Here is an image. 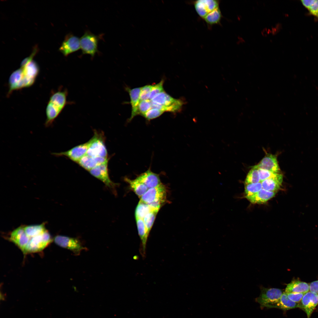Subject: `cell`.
Listing matches in <instances>:
<instances>
[{
	"label": "cell",
	"mask_w": 318,
	"mask_h": 318,
	"mask_svg": "<svg viewBox=\"0 0 318 318\" xmlns=\"http://www.w3.org/2000/svg\"><path fill=\"white\" fill-rule=\"evenodd\" d=\"M67 95L65 90H59L51 95L46 109L45 127L51 126L61 112L66 104Z\"/></svg>",
	"instance_id": "obj_1"
},
{
	"label": "cell",
	"mask_w": 318,
	"mask_h": 318,
	"mask_svg": "<svg viewBox=\"0 0 318 318\" xmlns=\"http://www.w3.org/2000/svg\"><path fill=\"white\" fill-rule=\"evenodd\" d=\"M151 101L153 102L152 108L158 109L164 112H178L184 104L182 100L173 98L165 91L158 94Z\"/></svg>",
	"instance_id": "obj_2"
},
{
	"label": "cell",
	"mask_w": 318,
	"mask_h": 318,
	"mask_svg": "<svg viewBox=\"0 0 318 318\" xmlns=\"http://www.w3.org/2000/svg\"><path fill=\"white\" fill-rule=\"evenodd\" d=\"M88 141L89 146L86 155L94 157L108 158L103 133L95 131L93 136Z\"/></svg>",
	"instance_id": "obj_3"
},
{
	"label": "cell",
	"mask_w": 318,
	"mask_h": 318,
	"mask_svg": "<svg viewBox=\"0 0 318 318\" xmlns=\"http://www.w3.org/2000/svg\"><path fill=\"white\" fill-rule=\"evenodd\" d=\"M21 89L29 87L34 83L39 71V67L33 60L24 66L20 67Z\"/></svg>",
	"instance_id": "obj_4"
},
{
	"label": "cell",
	"mask_w": 318,
	"mask_h": 318,
	"mask_svg": "<svg viewBox=\"0 0 318 318\" xmlns=\"http://www.w3.org/2000/svg\"><path fill=\"white\" fill-rule=\"evenodd\" d=\"M51 236L46 230L42 234L30 238L23 252L24 254L40 251L52 241Z\"/></svg>",
	"instance_id": "obj_5"
},
{
	"label": "cell",
	"mask_w": 318,
	"mask_h": 318,
	"mask_svg": "<svg viewBox=\"0 0 318 318\" xmlns=\"http://www.w3.org/2000/svg\"><path fill=\"white\" fill-rule=\"evenodd\" d=\"M167 191L162 183L159 186L149 188L140 197V201L147 204L158 203L163 206L166 201Z\"/></svg>",
	"instance_id": "obj_6"
},
{
	"label": "cell",
	"mask_w": 318,
	"mask_h": 318,
	"mask_svg": "<svg viewBox=\"0 0 318 318\" xmlns=\"http://www.w3.org/2000/svg\"><path fill=\"white\" fill-rule=\"evenodd\" d=\"M100 37L89 31L85 32L80 39V49L83 54H89L94 57L98 52V44Z\"/></svg>",
	"instance_id": "obj_7"
},
{
	"label": "cell",
	"mask_w": 318,
	"mask_h": 318,
	"mask_svg": "<svg viewBox=\"0 0 318 318\" xmlns=\"http://www.w3.org/2000/svg\"><path fill=\"white\" fill-rule=\"evenodd\" d=\"M283 292L280 289L263 288L259 297L256 299L261 307L271 308L280 299Z\"/></svg>",
	"instance_id": "obj_8"
},
{
	"label": "cell",
	"mask_w": 318,
	"mask_h": 318,
	"mask_svg": "<svg viewBox=\"0 0 318 318\" xmlns=\"http://www.w3.org/2000/svg\"><path fill=\"white\" fill-rule=\"evenodd\" d=\"M54 240L57 245L70 250L75 255H79L82 251L87 249L77 238L57 235L54 237Z\"/></svg>",
	"instance_id": "obj_9"
},
{
	"label": "cell",
	"mask_w": 318,
	"mask_h": 318,
	"mask_svg": "<svg viewBox=\"0 0 318 318\" xmlns=\"http://www.w3.org/2000/svg\"><path fill=\"white\" fill-rule=\"evenodd\" d=\"M89 142L78 145L67 151L59 153H52V154L56 157L65 156L72 160L77 163L85 155L87 150Z\"/></svg>",
	"instance_id": "obj_10"
},
{
	"label": "cell",
	"mask_w": 318,
	"mask_h": 318,
	"mask_svg": "<svg viewBox=\"0 0 318 318\" xmlns=\"http://www.w3.org/2000/svg\"><path fill=\"white\" fill-rule=\"evenodd\" d=\"M108 163V161L98 165L89 171L93 176L102 182L108 187L114 189L117 184L113 182L109 177Z\"/></svg>",
	"instance_id": "obj_11"
},
{
	"label": "cell",
	"mask_w": 318,
	"mask_h": 318,
	"mask_svg": "<svg viewBox=\"0 0 318 318\" xmlns=\"http://www.w3.org/2000/svg\"><path fill=\"white\" fill-rule=\"evenodd\" d=\"M219 0H199L193 4L197 13L203 19L209 13L219 7Z\"/></svg>",
	"instance_id": "obj_12"
},
{
	"label": "cell",
	"mask_w": 318,
	"mask_h": 318,
	"mask_svg": "<svg viewBox=\"0 0 318 318\" xmlns=\"http://www.w3.org/2000/svg\"><path fill=\"white\" fill-rule=\"evenodd\" d=\"M80 49V39L71 34L67 35L59 49L65 56L75 52Z\"/></svg>",
	"instance_id": "obj_13"
},
{
	"label": "cell",
	"mask_w": 318,
	"mask_h": 318,
	"mask_svg": "<svg viewBox=\"0 0 318 318\" xmlns=\"http://www.w3.org/2000/svg\"><path fill=\"white\" fill-rule=\"evenodd\" d=\"M299 307L306 313L309 318L315 307L318 304V294L310 292L304 294L299 303Z\"/></svg>",
	"instance_id": "obj_14"
},
{
	"label": "cell",
	"mask_w": 318,
	"mask_h": 318,
	"mask_svg": "<svg viewBox=\"0 0 318 318\" xmlns=\"http://www.w3.org/2000/svg\"><path fill=\"white\" fill-rule=\"evenodd\" d=\"M9 239L23 252L30 238L26 233L24 226H20L12 232Z\"/></svg>",
	"instance_id": "obj_15"
},
{
	"label": "cell",
	"mask_w": 318,
	"mask_h": 318,
	"mask_svg": "<svg viewBox=\"0 0 318 318\" xmlns=\"http://www.w3.org/2000/svg\"><path fill=\"white\" fill-rule=\"evenodd\" d=\"M136 178L148 189L157 187L162 183L158 175L153 172L150 169L139 175Z\"/></svg>",
	"instance_id": "obj_16"
},
{
	"label": "cell",
	"mask_w": 318,
	"mask_h": 318,
	"mask_svg": "<svg viewBox=\"0 0 318 318\" xmlns=\"http://www.w3.org/2000/svg\"><path fill=\"white\" fill-rule=\"evenodd\" d=\"M257 165L259 168L280 173V170L277 158L275 155L271 154H267Z\"/></svg>",
	"instance_id": "obj_17"
},
{
	"label": "cell",
	"mask_w": 318,
	"mask_h": 318,
	"mask_svg": "<svg viewBox=\"0 0 318 318\" xmlns=\"http://www.w3.org/2000/svg\"><path fill=\"white\" fill-rule=\"evenodd\" d=\"M108 161V158L94 157L86 154L77 163L85 169L89 171L98 165Z\"/></svg>",
	"instance_id": "obj_18"
},
{
	"label": "cell",
	"mask_w": 318,
	"mask_h": 318,
	"mask_svg": "<svg viewBox=\"0 0 318 318\" xmlns=\"http://www.w3.org/2000/svg\"><path fill=\"white\" fill-rule=\"evenodd\" d=\"M141 87H136L132 89L126 88V90L128 92L130 98V103L131 105V113L129 121L131 120L135 116L138 115V106L140 102V97Z\"/></svg>",
	"instance_id": "obj_19"
},
{
	"label": "cell",
	"mask_w": 318,
	"mask_h": 318,
	"mask_svg": "<svg viewBox=\"0 0 318 318\" xmlns=\"http://www.w3.org/2000/svg\"><path fill=\"white\" fill-rule=\"evenodd\" d=\"M276 193V192L270 191L262 188L256 193L245 197L252 203L261 204L272 198Z\"/></svg>",
	"instance_id": "obj_20"
},
{
	"label": "cell",
	"mask_w": 318,
	"mask_h": 318,
	"mask_svg": "<svg viewBox=\"0 0 318 318\" xmlns=\"http://www.w3.org/2000/svg\"><path fill=\"white\" fill-rule=\"evenodd\" d=\"M138 234L141 241L140 252L143 257L145 255L146 244L148 237L143 219L135 217Z\"/></svg>",
	"instance_id": "obj_21"
},
{
	"label": "cell",
	"mask_w": 318,
	"mask_h": 318,
	"mask_svg": "<svg viewBox=\"0 0 318 318\" xmlns=\"http://www.w3.org/2000/svg\"><path fill=\"white\" fill-rule=\"evenodd\" d=\"M283 180V175L280 174L277 177L265 180L261 183L262 188L267 191L276 192L280 189Z\"/></svg>",
	"instance_id": "obj_22"
},
{
	"label": "cell",
	"mask_w": 318,
	"mask_h": 318,
	"mask_svg": "<svg viewBox=\"0 0 318 318\" xmlns=\"http://www.w3.org/2000/svg\"><path fill=\"white\" fill-rule=\"evenodd\" d=\"M309 290V285L305 282L294 280L288 284L285 289L286 293L305 294Z\"/></svg>",
	"instance_id": "obj_23"
},
{
	"label": "cell",
	"mask_w": 318,
	"mask_h": 318,
	"mask_svg": "<svg viewBox=\"0 0 318 318\" xmlns=\"http://www.w3.org/2000/svg\"><path fill=\"white\" fill-rule=\"evenodd\" d=\"M297 307H299V303L290 300L285 292H283L279 300L273 304L271 308H276L286 310Z\"/></svg>",
	"instance_id": "obj_24"
},
{
	"label": "cell",
	"mask_w": 318,
	"mask_h": 318,
	"mask_svg": "<svg viewBox=\"0 0 318 318\" xmlns=\"http://www.w3.org/2000/svg\"><path fill=\"white\" fill-rule=\"evenodd\" d=\"M124 179L125 181L129 185V186L132 191L140 198L146 192L148 189L145 185L138 181L136 178L131 180L127 178H125Z\"/></svg>",
	"instance_id": "obj_25"
},
{
	"label": "cell",
	"mask_w": 318,
	"mask_h": 318,
	"mask_svg": "<svg viewBox=\"0 0 318 318\" xmlns=\"http://www.w3.org/2000/svg\"><path fill=\"white\" fill-rule=\"evenodd\" d=\"M222 15L219 7L209 13L203 19L208 25L220 24Z\"/></svg>",
	"instance_id": "obj_26"
},
{
	"label": "cell",
	"mask_w": 318,
	"mask_h": 318,
	"mask_svg": "<svg viewBox=\"0 0 318 318\" xmlns=\"http://www.w3.org/2000/svg\"><path fill=\"white\" fill-rule=\"evenodd\" d=\"M303 6L307 10L309 14L318 20V0H301Z\"/></svg>",
	"instance_id": "obj_27"
},
{
	"label": "cell",
	"mask_w": 318,
	"mask_h": 318,
	"mask_svg": "<svg viewBox=\"0 0 318 318\" xmlns=\"http://www.w3.org/2000/svg\"><path fill=\"white\" fill-rule=\"evenodd\" d=\"M24 228L26 235L30 238L42 234L46 230L44 224L24 226Z\"/></svg>",
	"instance_id": "obj_28"
},
{
	"label": "cell",
	"mask_w": 318,
	"mask_h": 318,
	"mask_svg": "<svg viewBox=\"0 0 318 318\" xmlns=\"http://www.w3.org/2000/svg\"><path fill=\"white\" fill-rule=\"evenodd\" d=\"M153 211L157 210H154L148 204L140 201L135 209V217L143 219L147 214Z\"/></svg>",
	"instance_id": "obj_29"
},
{
	"label": "cell",
	"mask_w": 318,
	"mask_h": 318,
	"mask_svg": "<svg viewBox=\"0 0 318 318\" xmlns=\"http://www.w3.org/2000/svg\"><path fill=\"white\" fill-rule=\"evenodd\" d=\"M260 182L257 165L254 166L249 171L246 177L245 185Z\"/></svg>",
	"instance_id": "obj_30"
},
{
	"label": "cell",
	"mask_w": 318,
	"mask_h": 318,
	"mask_svg": "<svg viewBox=\"0 0 318 318\" xmlns=\"http://www.w3.org/2000/svg\"><path fill=\"white\" fill-rule=\"evenodd\" d=\"M158 211H151L147 214L143 219L148 236Z\"/></svg>",
	"instance_id": "obj_31"
},
{
	"label": "cell",
	"mask_w": 318,
	"mask_h": 318,
	"mask_svg": "<svg viewBox=\"0 0 318 318\" xmlns=\"http://www.w3.org/2000/svg\"><path fill=\"white\" fill-rule=\"evenodd\" d=\"M262 188L261 182L246 184L245 186V197L254 194Z\"/></svg>",
	"instance_id": "obj_32"
},
{
	"label": "cell",
	"mask_w": 318,
	"mask_h": 318,
	"mask_svg": "<svg viewBox=\"0 0 318 318\" xmlns=\"http://www.w3.org/2000/svg\"><path fill=\"white\" fill-rule=\"evenodd\" d=\"M258 170L260 182L265 180L277 177L280 174L274 173L267 170L258 168Z\"/></svg>",
	"instance_id": "obj_33"
},
{
	"label": "cell",
	"mask_w": 318,
	"mask_h": 318,
	"mask_svg": "<svg viewBox=\"0 0 318 318\" xmlns=\"http://www.w3.org/2000/svg\"><path fill=\"white\" fill-rule=\"evenodd\" d=\"M164 80L162 79L158 83L153 85V87L149 100H151L156 95L164 91L163 85Z\"/></svg>",
	"instance_id": "obj_34"
},
{
	"label": "cell",
	"mask_w": 318,
	"mask_h": 318,
	"mask_svg": "<svg viewBox=\"0 0 318 318\" xmlns=\"http://www.w3.org/2000/svg\"><path fill=\"white\" fill-rule=\"evenodd\" d=\"M151 102L149 100L140 102L138 106V115L143 116L151 108Z\"/></svg>",
	"instance_id": "obj_35"
},
{
	"label": "cell",
	"mask_w": 318,
	"mask_h": 318,
	"mask_svg": "<svg viewBox=\"0 0 318 318\" xmlns=\"http://www.w3.org/2000/svg\"><path fill=\"white\" fill-rule=\"evenodd\" d=\"M153 85H147L141 87L140 97V102L149 100Z\"/></svg>",
	"instance_id": "obj_36"
},
{
	"label": "cell",
	"mask_w": 318,
	"mask_h": 318,
	"mask_svg": "<svg viewBox=\"0 0 318 318\" xmlns=\"http://www.w3.org/2000/svg\"><path fill=\"white\" fill-rule=\"evenodd\" d=\"M164 112L163 111L158 109L151 108L143 116L147 120H149L159 117Z\"/></svg>",
	"instance_id": "obj_37"
},
{
	"label": "cell",
	"mask_w": 318,
	"mask_h": 318,
	"mask_svg": "<svg viewBox=\"0 0 318 318\" xmlns=\"http://www.w3.org/2000/svg\"><path fill=\"white\" fill-rule=\"evenodd\" d=\"M38 50V49L37 47L35 46L31 54L29 57L24 58L20 64V67H23L30 62L32 61L33 60V59L34 56L37 52Z\"/></svg>",
	"instance_id": "obj_38"
},
{
	"label": "cell",
	"mask_w": 318,
	"mask_h": 318,
	"mask_svg": "<svg viewBox=\"0 0 318 318\" xmlns=\"http://www.w3.org/2000/svg\"><path fill=\"white\" fill-rule=\"evenodd\" d=\"M288 298L292 301L299 303L305 294L302 293H286Z\"/></svg>",
	"instance_id": "obj_39"
},
{
	"label": "cell",
	"mask_w": 318,
	"mask_h": 318,
	"mask_svg": "<svg viewBox=\"0 0 318 318\" xmlns=\"http://www.w3.org/2000/svg\"><path fill=\"white\" fill-rule=\"evenodd\" d=\"M309 290L310 292L318 294V280L313 281L309 285Z\"/></svg>",
	"instance_id": "obj_40"
}]
</instances>
